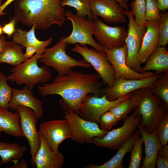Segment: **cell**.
<instances>
[{"label": "cell", "instance_id": "d6986e66", "mask_svg": "<svg viewBox=\"0 0 168 168\" xmlns=\"http://www.w3.org/2000/svg\"><path fill=\"white\" fill-rule=\"evenodd\" d=\"M40 140L39 149L35 155V162L36 168H61L64 164L65 157L59 151L53 152L49 149L46 138L40 131Z\"/></svg>", "mask_w": 168, "mask_h": 168}, {"label": "cell", "instance_id": "d590c367", "mask_svg": "<svg viewBox=\"0 0 168 168\" xmlns=\"http://www.w3.org/2000/svg\"><path fill=\"white\" fill-rule=\"evenodd\" d=\"M162 146H165L168 142V112L158 122L155 129Z\"/></svg>", "mask_w": 168, "mask_h": 168}, {"label": "cell", "instance_id": "603a6c76", "mask_svg": "<svg viewBox=\"0 0 168 168\" xmlns=\"http://www.w3.org/2000/svg\"><path fill=\"white\" fill-rule=\"evenodd\" d=\"M140 73L153 71L160 74L168 72V50L165 46H159L149 55Z\"/></svg>", "mask_w": 168, "mask_h": 168}, {"label": "cell", "instance_id": "74e56055", "mask_svg": "<svg viewBox=\"0 0 168 168\" xmlns=\"http://www.w3.org/2000/svg\"><path fill=\"white\" fill-rule=\"evenodd\" d=\"M18 21L17 17L14 15L10 20L8 23H5L2 26L3 33L7 35L9 37L12 36L16 29V27Z\"/></svg>", "mask_w": 168, "mask_h": 168}, {"label": "cell", "instance_id": "6da1fadb", "mask_svg": "<svg viewBox=\"0 0 168 168\" xmlns=\"http://www.w3.org/2000/svg\"><path fill=\"white\" fill-rule=\"evenodd\" d=\"M97 73H83L72 70L68 74L58 76L49 84L38 86V91L42 97L58 94L62 98L60 101L62 109L79 114L80 106L90 94L100 96L103 84Z\"/></svg>", "mask_w": 168, "mask_h": 168}, {"label": "cell", "instance_id": "d6a6232c", "mask_svg": "<svg viewBox=\"0 0 168 168\" xmlns=\"http://www.w3.org/2000/svg\"><path fill=\"white\" fill-rule=\"evenodd\" d=\"M130 6L136 22L143 25L145 21L146 0H134L131 2Z\"/></svg>", "mask_w": 168, "mask_h": 168}, {"label": "cell", "instance_id": "cb8c5ba5", "mask_svg": "<svg viewBox=\"0 0 168 168\" xmlns=\"http://www.w3.org/2000/svg\"><path fill=\"white\" fill-rule=\"evenodd\" d=\"M140 136L138 130H136L133 134L120 147L116 153L109 161L104 164L98 165L88 164L85 166L86 168H123V158L126 153L131 152L136 140Z\"/></svg>", "mask_w": 168, "mask_h": 168}, {"label": "cell", "instance_id": "ba28073f", "mask_svg": "<svg viewBox=\"0 0 168 168\" xmlns=\"http://www.w3.org/2000/svg\"><path fill=\"white\" fill-rule=\"evenodd\" d=\"M124 12L128 20V34L125 41L127 50L126 63L131 69L140 73L142 67L138 54L147 28L144 24L136 22L131 10L124 9Z\"/></svg>", "mask_w": 168, "mask_h": 168}, {"label": "cell", "instance_id": "4316f807", "mask_svg": "<svg viewBox=\"0 0 168 168\" xmlns=\"http://www.w3.org/2000/svg\"><path fill=\"white\" fill-rule=\"evenodd\" d=\"M145 88L140 89L133 92L128 98L109 110L116 117L118 122L123 120L130 112L137 108Z\"/></svg>", "mask_w": 168, "mask_h": 168}, {"label": "cell", "instance_id": "4dcf8cb0", "mask_svg": "<svg viewBox=\"0 0 168 168\" xmlns=\"http://www.w3.org/2000/svg\"><path fill=\"white\" fill-rule=\"evenodd\" d=\"M7 81L6 75L0 71V108L9 110L13 89L8 84Z\"/></svg>", "mask_w": 168, "mask_h": 168}, {"label": "cell", "instance_id": "e0dca14e", "mask_svg": "<svg viewBox=\"0 0 168 168\" xmlns=\"http://www.w3.org/2000/svg\"><path fill=\"white\" fill-rule=\"evenodd\" d=\"M90 7L94 20L99 16L109 24L126 22L124 8L116 0H92Z\"/></svg>", "mask_w": 168, "mask_h": 168}, {"label": "cell", "instance_id": "9a60e30c", "mask_svg": "<svg viewBox=\"0 0 168 168\" xmlns=\"http://www.w3.org/2000/svg\"><path fill=\"white\" fill-rule=\"evenodd\" d=\"M93 26L95 37L107 49L120 47L125 43L128 32L124 27L108 26L97 17L94 20Z\"/></svg>", "mask_w": 168, "mask_h": 168}, {"label": "cell", "instance_id": "7bdbcfd3", "mask_svg": "<svg viewBox=\"0 0 168 168\" xmlns=\"http://www.w3.org/2000/svg\"><path fill=\"white\" fill-rule=\"evenodd\" d=\"M15 0H7L0 6V16L6 14V12H3L5 8Z\"/></svg>", "mask_w": 168, "mask_h": 168}, {"label": "cell", "instance_id": "5b68a950", "mask_svg": "<svg viewBox=\"0 0 168 168\" xmlns=\"http://www.w3.org/2000/svg\"><path fill=\"white\" fill-rule=\"evenodd\" d=\"M137 108L141 115V122L138 127H145L149 133L155 130L159 120L168 112V109L161 99L149 88H145Z\"/></svg>", "mask_w": 168, "mask_h": 168}, {"label": "cell", "instance_id": "d4e9b609", "mask_svg": "<svg viewBox=\"0 0 168 168\" xmlns=\"http://www.w3.org/2000/svg\"><path fill=\"white\" fill-rule=\"evenodd\" d=\"M0 129L10 136L23 137L18 112L16 111L12 112L0 108Z\"/></svg>", "mask_w": 168, "mask_h": 168}, {"label": "cell", "instance_id": "f35d334b", "mask_svg": "<svg viewBox=\"0 0 168 168\" xmlns=\"http://www.w3.org/2000/svg\"><path fill=\"white\" fill-rule=\"evenodd\" d=\"M156 166L158 168H168V159L157 156Z\"/></svg>", "mask_w": 168, "mask_h": 168}, {"label": "cell", "instance_id": "bcb514c9", "mask_svg": "<svg viewBox=\"0 0 168 168\" xmlns=\"http://www.w3.org/2000/svg\"><path fill=\"white\" fill-rule=\"evenodd\" d=\"M91 1L93 0H90ZM124 8L125 10H128V4L129 0H116Z\"/></svg>", "mask_w": 168, "mask_h": 168}, {"label": "cell", "instance_id": "8992f818", "mask_svg": "<svg viewBox=\"0 0 168 168\" xmlns=\"http://www.w3.org/2000/svg\"><path fill=\"white\" fill-rule=\"evenodd\" d=\"M123 120L121 126L108 131L102 138H94L92 144L98 147L118 149L133 134L140 123L141 115L137 107Z\"/></svg>", "mask_w": 168, "mask_h": 168}, {"label": "cell", "instance_id": "7dc6e473", "mask_svg": "<svg viewBox=\"0 0 168 168\" xmlns=\"http://www.w3.org/2000/svg\"><path fill=\"white\" fill-rule=\"evenodd\" d=\"M3 33L2 30V26L0 22V36L2 35Z\"/></svg>", "mask_w": 168, "mask_h": 168}, {"label": "cell", "instance_id": "5bb4252c", "mask_svg": "<svg viewBox=\"0 0 168 168\" xmlns=\"http://www.w3.org/2000/svg\"><path fill=\"white\" fill-rule=\"evenodd\" d=\"M161 74L154 73L151 77L140 79H127L122 78H116L112 87H109L106 86L102 88L101 93L105 95L109 100L114 101L138 90L150 88L154 81Z\"/></svg>", "mask_w": 168, "mask_h": 168}, {"label": "cell", "instance_id": "7402d4cb", "mask_svg": "<svg viewBox=\"0 0 168 168\" xmlns=\"http://www.w3.org/2000/svg\"><path fill=\"white\" fill-rule=\"evenodd\" d=\"M35 25L29 31L23 30L20 28L16 29L12 35L13 41L23 48L33 47L37 50V52L43 54L46 47L52 42L53 38L50 37L45 41L39 40L35 35Z\"/></svg>", "mask_w": 168, "mask_h": 168}, {"label": "cell", "instance_id": "7a4b0ae2", "mask_svg": "<svg viewBox=\"0 0 168 168\" xmlns=\"http://www.w3.org/2000/svg\"><path fill=\"white\" fill-rule=\"evenodd\" d=\"M61 0H17L14 4L15 15L18 21L35 29L46 30L52 25L63 26L67 20Z\"/></svg>", "mask_w": 168, "mask_h": 168}, {"label": "cell", "instance_id": "8fae6325", "mask_svg": "<svg viewBox=\"0 0 168 168\" xmlns=\"http://www.w3.org/2000/svg\"><path fill=\"white\" fill-rule=\"evenodd\" d=\"M132 93L127 94L113 101L109 100L104 95L100 97L95 94H89L80 106L79 115L85 120L98 124L99 119L102 114L127 99Z\"/></svg>", "mask_w": 168, "mask_h": 168}, {"label": "cell", "instance_id": "44dd1931", "mask_svg": "<svg viewBox=\"0 0 168 168\" xmlns=\"http://www.w3.org/2000/svg\"><path fill=\"white\" fill-rule=\"evenodd\" d=\"M143 24L146 27L147 30L138 54V59L141 64L145 62L158 46L160 39L159 21H145Z\"/></svg>", "mask_w": 168, "mask_h": 168}, {"label": "cell", "instance_id": "ab89813d", "mask_svg": "<svg viewBox=\"0 0 168 168\" xmlns=\"http://www.w3.org/2000/svg\"><path fill=\"white\" fill-rule=\"evenodd\" d=\"M26 48V52L24 54V56L27 59H29L32 57L35 53L37 52L36 49L33 47L29 46Z\"/></svg>", "mask_w": 168, "mask_h": 168}, {"label": "cell", "instance_id": "f1b7e54d", "mask_svg": "<svg viewBox=\"0 0 168 168\" xmlns=\"http://www.w3.org/2000/svg\"><path fill=\"white\" fill-rule=\"evenodd\" d=\"M149 89L168 107V72L162 73Z\"/></svg>", "mask_w": 168, "mask_h": 168}, {"label": "cell", "instance_id": "7c38bea8", "mask_svg": "<svg viewBox=\"0 0 168 168\" xmlns=\"http://www.w3.org/2000/svg\"><path fill=\"white\" fill-rule=\"evenodd\" d=\"M106 54L107 59L113 66L116 78H122L127 79H140L151 77L154 73L150 71L143 73L131 69L126 62L127 50L125 43L120 47L108 49L102 45Z\"/></svg>", "mask_w": 168, "mask_h": 168}, {"label": "cell", "instance_id": "ffe728a7", "mask_svg": "<svg viewBox=\"0 0 168 168\" xmlns=\"http://www.w3.org/2000/svg\"><path fill=\"white\" fill-rule=\"evenodd\" d=\"M138 130L144 142L145 156L143 158L142 168H155L158 151L162 146L155 129L149 133L145 127H138Z\"/></svg>", "mask_w": 168, "mask_h": 168}, {"label": "cell", "instance_id": "b9f144b4", "mask_svg": "<svg viewBox=\"0 0 168 168\" xmlns=\"http://www.w3.org/2000/svg\"><path fill=\"white\" fill-rule=\"evenodd\" d=\"M159 10L163 12L168 9V0H156Z\"/></svg>", "mask_w": 168, "mask_h": 168}, {"label": "cell", "instance_id": "e575fe53", "mask_svg": "<svg viewBox=\"0 0 168 168\" xmlns=\"http://www.w3.org/2000/svg\"><path fill=\"white\" fill-rule=\"evenodd\" d=\"M160 13L156 0H146L145 21H159Z\"/></svg>", "mask_w": 168, "mask_h": 168}, {"label": "cell", "instance_id": "836d02e7", "mask_svg": "<svg viewBox=\"0 0 168 168\" xmlns=\"http://www.w3.org/2000/svg\"><path fill=\"white\" fill-rule=\"evenodd\" d=\"M160 39L158 45L166 46L168 43V12L160 13Z\"/></svg>", "mask_w": 168, "mask_h": 168}, {"label": "cell", "instance_id": "30bf717a", "mask_svg": "<svg viewBox=\"0 0 168 168\" xmlns=\"http://www.w3.org/2000/svg\"><path fill=\"white\" fill-rule=\"evenodd\" d=\"M71 50L82 56L84 59L89 63L97 72L103 85L112 87L116 78L114 68L107 60L104 52H99L94 49H89L86 45L75 44Z\"/></svg>", "mask_w": 168, "mask_h": 168}, {"label": "cell", "instance_id": "f6af8a7d", "mask_svg": "<svg viewBox=\"0 0 168 168\" xmlns=\"http://www.w3.org/2000/svg\"><path fill=\"white\" fill-rule=\"evenodd\" d=\"M6 37L2 35L0 36V54L4 47L6 42Z\"/></svg>", "mask_w": 168, "mask_h": 168}, {"label": "cell", "instance_id": "52a82bcc", "mask_svg": "<svg viewBox=\"0 0 168 168\" xmlns=\"http://www.w3.org/2000/svg\"><path fill=\"white\" fill-rule=\"evenodd\" d=\"M67 20H69L72 25V30L70 35L64 37L65 41L68 44H79L82 46L88 44L92 46L96 51L102 52V45L98 43L93 37L94 29L93 21L74 14L70 11L65 12Z\"/></svg>", "mask_w": 168, "mask_h": 168}, {"label": "cell", "instance_id": "277c9868", "mask_svg": "<svg viewBox=\"0 0 168 168\" xmlns=\"http://www.w3.org/2000/svg\"><path fill=\"white\" fill-rule=\"evenodd\" d=\"M64 37H61L59 42L54 46L46 49L39 63L53 68L58 72L59 76L68 74L75 67L87 68L92 67L84 59L78 60L67 54L65 49L68 44L65 41Z\"/></svg>", "mask_w": 168, "mask_h": 168}, {"label": "cell", "instance_id": "83f0119b", "mask_svg": "<svg viewBox=\"0 0 168 168\" xmlns=\"http://www.w3.org/2000/svg\"><path fill=\"white\" fill-rule=\"evenodd\" d=\"M26 147L17 143L0 141V165L10 161L17 163L26 150Z\"/></svg>", "mask_w": 168, "mask_h": 168}, {"label": "cell", "instance_id": "ee69618b", "mask_svg": "<svg viewBox=\"0 0 168 168\" xmlns=\"http://www.w3.org/2000/svg\"><path fill=\"white\" fill-rule=\"evenodd\" d=\"M13 167L16 168H27V164L25 160L22 159L20 161H19L16 164H14Z\"/></svg>", "mask_w": 168, "mask_h": 168}, {"label": "cell", "instance_id": "c3c4849f", "mask_svg": "<svg viewBox=\"0 0 168 168\" xmlns=\"http://www.w3.org/2000/svg\"><path fill=\"white\" fill-rule=\"evenodd\" d=\"M2 2H3V0H0V6L2 4Z\"/></svg>", "mask_w": 168, "mask_h": 168}, {"label": "cell", "instance_id": "2e32d148", "mask_svg": "<svg viewBox=\"0 0 168 168\" xmlns=\"http://www.w3.org/2000/svg\"><path fill=\"white\" fill-rule=\"evenodd\" d=\"M40 130L44 136L49 149L53 152L58 151L62 142L71 138L72 135L69 123L64 119L43 123L40 125Z\"/></svg>", "mask_w": 168, "mask_h": 168}, {"label": "cell", "instance_id": "9c48e42d", "mask_svg": "<svg viewBox=\"0 0 168 168\" xmlns=\"http://www.w3.org/2000/svg\"><path fill=\"white\" fill-rule=\"evenodd\" d=\"M63 118L68 121L72 129L71 140L77 143L92 144L94 138H102L108 131L102 130L98 124L85 120L71 110L65 111Z\"/></svg>", "mask_w": 168, "mask_h": 168}, {"label": "cell", "instance_id": "60d3db41", "mask_svg": "<svg viewBox=\"0 0 168 168\" xmlns=\"http://www.w3.org/2000/svg\"><path fill=\"white\" fill-rule=\"evenodd\" d=\"M157 155L168 159V145L162 146L159 149Z\"/></svg>", "mask_w": 168, "mask_h": 168}, {"label": "cell", "instance_id": "8d00e7d4", "mask_svg": "<svg viewBox=\"0 0 168 168\" xmlns=\"http://www.w3.org/2000/svg\"><path fill=\"white\" fill-rule=\"evenodd\" d=\"M118 122L114 114L108 110L102 114L98 120L100 128L105 131L110 130L113 126L116 125Z\"/></svg>", "mask_w": 168, "mask_h": 168}, {"label": "cell", "instance_id": "1f68e13d", "mask_svg": "<svg viewBox=\"0 0 168 168\" xmlns=\"http://www.w3.org/2000/svg\"><path fill=\"white\" fill-rule=\"evenodd\" d=\"M143 142L141 136L134 142L131 152L128 168H140L142 157Z\"/></svg>", "mask_w": 168, "mask_h": 168}, {"label": "cell", "instance_id": "f546056e", "mask_svg": "<svg viewBox=\"0 0 168 168\" xmlns=\"http://www.w3.org/2000/svg\"><path fill=\"white\" fill-rule=\"evenodd\" d=\"M91 2L90 0H61L60 4L63 7L67 5L74 8L77 11L76 15L84 18L87 16L88 19L94 21Z\"/></svg>", "mask_w": 168, "mask_h": 168}, {"label": "cell", "instance_id": "484cf974", "mask_svg": "<svg viewBox=\"0 0 168 168\" xmlns=\"http://www.w3.org/2000/svg\"><path fill=\"white\" fill-rule=\"evenodd\" d=\"M21 45L13 41H6L4 49L0 54V63L14 66L26 61Z\"/></svg>", "mask_w": 168, "mask_h": 168}, {"label": "cell", "instance_id": "681fc988", "mask_svg": "<svg viewBox=\"0 0 168 168\" xmlns=\"http://www.w3.org/2000/svg\"><path fill=\"white\" fill-rule=\"evenodd\" d=\"M2 133V131L0 129V134L1 133Z\"/></svg>", "mask_w": 168, "mask_h": 168}, {"label": "cell", "instance_id": "4fadbf2b", "mask_svg": "<svg viewBox=\"0 0 168 168\" xmlns=\"http://www.w3.org/2000/svg\"><path fill=\"white\" fill-rule=\"evenodd\" d=\"M14 110L17 111L19 115L21 131L30 147L31 164L33 167H35V158L40 144L38 131L36 128L38 119L33 110L29 108L18 106Z\"/></svg>", "mask_w": 168, "mask_h": 168}, {"label": "cell", "instance_id": "3957f363", "mask_svg": "<svg viewBox=\"0 0 168 168\" xmlns=\"http://www.w3.org/2000/svg\"><path fill=\"white\" fill-rule=\"evenodd\" d=\"M42 54L36 52L31 58L11 68L7 81L19 85L24 84L32 90L35 85L45 84L51 80L53 74L48 67L38 65V60Z\"/></svg>", "mask_w": 168, "mask_h": 168}, {"label": "cell", "instance_id": "ac0fdd59", "mask_svg": "<svg viewBox=\"0 0 168 168\" xmlns=\"http://www.w3.org/2000/svg\"><path fill=\"white\" fill-rule=\"evenodd\" d=\"M12 89V96L8 105L9 109L14 110L17 106H23L32 110L38 119L42 117L44 113L42 103L34 96L32 90L26 86L21 89Z\"/></svg>", "mask_w": 168, "mask_h": 168}]
</instances>
